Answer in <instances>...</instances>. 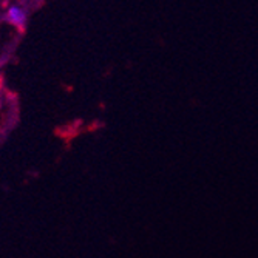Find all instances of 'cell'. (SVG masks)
Returning a JSON list of instances; mask_svg holds the SVG:
<instances>
[{
    "instance_id": "cell-1",
    "label": "cell",
    "mask_w": 258,
    "mask_h": 258,
    "mask_svg": "<svg viewBox=\"0 0 258 258\" xmlns=\"http://www.w3.org/2000/svg\"><path fill=\"white\" fill-rule=\"evenodd\" d=\"M8 20L13 23V25L22 28L23 25H25V22H27V14L23 13L20 8L13 7V8H10V11H8Z\"/></svg>"
}]
</instances>
